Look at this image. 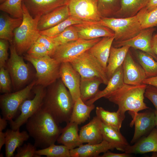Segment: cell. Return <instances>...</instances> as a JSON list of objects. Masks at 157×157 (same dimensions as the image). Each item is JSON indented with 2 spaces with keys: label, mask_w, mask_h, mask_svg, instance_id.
I'll use <instances>...</instances> for the list:
<instances>
[{
  "label": "cell",
  "mask_w": 157,
  "mask_h": 157,
  "mask_svg": "<svg viewBox=\"0 0 157 157\" xmlns=\"http://www.w3.org/2000/svg\"><path fill=\"white\" fill-rule=\"evenodd\" d=\"M74 101L61 78L46 88L41 108L58 124L70 122Z\"/></svg>",
  "instance_id": "1"
},
{
  "label": "cell",
  "mask_w": 157,
  "mask_h": 157,
  "mask_svg": "<svg viewBox=\"0 0 157 157\" xmlns=\"http://www.w3.org/2000/svg\"><path fill=\"white\" fill-rule=\"evenodd\" d=\"M26 123L27 132L34 140V145L42 149L55 144L62 132V128L41 108Z\"/></svg>",
  "instance_id": "2"
},
{
  "label": "cell",
  "mask_w": 157,
  "mask_h": 157,
  "mask_svg": "<svg viewBox=\"0 0 157 157\" xmlns=\"http://www.w3.org/2000/svg\"><path fill=\"white\" fill-rule=\"evenodd\" d=\"M147 85H131L124 83L123 86L105 98L117 105L119 110L124 113L130 111L136 113L149 108L144 101Z\"/></svg>",
  "instance_id": "3"
},
{
  "label": "cell",
  "mask_w": 157,
  "mask_h": 157,
  "mask_svg": "<svg viewBox=\"0 0 157 157\" xmlns=\"http://www.w3.org/2000/svg\"><path fill=\"white\" fill-rule=\"evenodd\" d=\"M22 21L14 32L13 43L20 55L27 52L40 35L38 23L40 16L33 17L22 3Z\"/></svg>",
  "instance_id": "4"
},
{
  "label": "cell",
  "mask_w": 157,
  "mask_h": 157,
  "mask_svg": "<svg viewBox=\"0 0 157 157\" xmlns=\"http://www.w3.org/2000/svg\"><path fill=\"white\" fill-rule=\"evenodd\" d=\"M24 58L32 64L35 69L36 85L46 88L60 78L61 63L50 56L37 58L26 53Z\"/></svg>",
  "instance_id": "5"
},
{
  "label": "cell",
  "mask_w": 157,
  "mask_h": 157,
  "mask_svg": "<svg viewBox=\"0 0 157 157\" xmlns=\"http://www.w3.org/2000/svg\"><path fill=\"white\" fill-rule=\"evenodd\" d=\"M96 22L112 30L115 34V42L131 39L142 30L136 15L118 18L103 17L99 21Z\"/></svg>",
  "instance_id": "6"
},
{
  "label": "cell",
  "mask_w": 157,
  "mask_h": 157,
  "mask_svg": "<svg viewBox=\"0 0 157 157\" xmlns=\"http://www.w3.org/2000/svg\"><path fill=\"white\" fill-rule=\"evenodd\" d=\"M9 47L10 56L6 67L8 71L14 90H19L28 81L31 72L28 65L24 62L23 58L17 53L13 42Z\"/></svg>",
  "instance_id": "7"
},
{
  "label": "cell",
  "mask_w": 157,
  "mask_h": 157,
  "mask_svg": "<svg viewBox=\"0 0 157 157\" xmlns=\"http://www.w3.org/2000/svg\"><path fill=\"white\" fill-rule=\"evenodd\" d=\"M81 78L97 77L101 78L103 83L107 85L109 81L106 70L99 61L88 51L70 62Z\"/></svg>",
  "instance_id": "8"
},
{
  "label": "cell",
  "mask_w": 157,
  "mask_h": 157,
  "mask_svg": "<svg viewBox=\"0 0 157 157\" xmlns=\"http://www.w3.org/2000/svg\"><path fill=\"white\" fill-rule=\"evenodd\" d=\"M36 84V80H34L19 90L0 96V108L3 118L9 121L13 120L19 106L29 97Z\"/></svg>",
  "instance_id": "9"
},
{
  "label": "cell",
  "mask_w": 157,
  "mask_h": 157,
  "mask_svg": "<svg viewBox=\"0 0 157 157\" xmlns=\"http://www.w3.org/2000/svg\"><path fill=\"white\" fill-rule=\"evenodd\" d=\"M101 39L100 38L90 40L79 38L59 45L51 57L60 63H70L89 50Z\"/></svg>",
  "instance_id": "10"
},
{
  "label": "cell",
  "mask_w": 157,
  "mask_h": 157,
  "mask_svg": "<svg viewBox=\"0 0 157 157\" xmlns=\"http://www.w3.org/2000/svg\"><path fill=\"white\" fill-rule=\"evenodd\" d=\"M46 88L35 85L33 88L34 96L31 99H26L19 106L20 115L15 120L10 121L11 129L16 130L26 123L28 119L42 107L45 94Z\"/></svg>",
  "instance_id": "11"
},
{
  "label": "cell",
  "mask_w": 157,
  "mask_h": 157,
  "mask_svg": "<svg viewBox=\"0 0 157 157\" xmlns=\"http://www.w3.org/2000/svg\"><path fill=\"white\" fill-rule=\"evenodd\" d=\"M70 15L86 22H97L102 17L98 10V0H69Z\"/></svg>",
  "instance_id": "12"
},
{
  "label": "cell",
  "mask_w": 157,
  "mask_h": 157,
  "mask_svg": "<svg viewBox=\"0 0 157 157\" xmlns=\"http://www.w3.org/2000/svg\"><path fill=\"white\" fill-rule=\"evenodd\" d=\"M128 113L132 118L130 126L134 125L135 126L133 135L131 142V144H133L149 133L156 126L155 110L149 108L143 112L135 113L129 111Z\"/></svg>",
  "instance_id": "13"
},
{
  "label": "cell",
  "mask_w": 157,
  "mask_h": 157,
  "mask_svg": "<svg viewBox=\"0 0 157 157\" xmlns=\"http://www.w3.org/2000/svg\"><path fill=\"white\" fill-rule=\"evenodd\" d=\"M156 28L153 27L142 30L137 35L129 40L119 42H113L115 47L128 46L134 49L145 52L151 56L157 61V55L152 51L151 41Z\"/></svg>",
  "instance_id": "14"
},
{
  "label": "cell",
  "mask_w": 157,
  "mask_h": 157,
  "mask_svg": "<svg viewBox=\"0 0 157 157\" xmlns=\"http://www.w3.org/2000/svg\"><path fill=\"white\" fill-rule=\"evenodd\" d=\"M124 83L131 85L143 83L146 78L145 72L138 61L133 57L129 50L122 65Z\"/></svg>",
  "instance_id": "15"
},
{
  "label": "cell",
  "mask_w": 157,
  "mask_h": 157,
  "mask_svg": "<svg viewBox=\"0 0 157 157\" xmlns=\"http://www.w3.org/2000/svg\"><path fill=\"white\" fill-rule=\"evenodd\" d=\"M60 77L75 101L80 97V75L70 63L65 62L61 64Z\"/></svg>",
  "instance_id": "16"
},
{
  "label": "cell",
  "mask_w": 157,
  "mask_h": 157,
  "mask_svg": "<svg viewBox=\"0 0 157 157\" xmlns=\"http://www.w3.org/2000/svg\"><path fill=\"white\" fill-rule=\"evenodd\" d=\"M73 25L80 38L90 40L115 36L114 32L111 29L96 22H86Z\"/></svg>",
  "instance_id": "17"
},
{
  "label": "cell",
  "mask_w": 157,
  "mask_h": 157,
  "mask_svg": "<svg viewBox=\"0 0 157 157\" xmlns=\"http://www.w3.org/2000/svg\"><path fill=\"white\" fill-rule=\"evenodd\" d=\"M69 0H22L33 17L40 16L60 6L68 4Z\"/></svg>",
  "instance_id": "18"
},
{
  "label": "cell",
  "mask_w": 157,
  "mask_h": 157,
  "mask_svg": "<svg viewBox=\"0 0 157 157\" xmlns=\"http://www.w3.org/2000/svg\"><path fill=\"white\" fill-rule=\"evenodd\" d=\"M70 15L68 4L58 7L40 17L38 28L40 31L47 29L64 21Z\"/></svg>",
  "instance_id": "19"
},
{
  "label": "cell",
  "mask_w": 157,
  "mask_h": 157,
  "mask_svg": "<svg viewBox=\"0 0 157 157\" xmlns=\"http://www.w3.org/2000/svg\"><path fill=\"white\" fill-rule=\"evenodd\" d=\"M125 152L130 154L157 152V127L154 128L146 137L139 139L133 145H129Z\"/></svg>",
  "instance_id": "20"
},
{
  "label": "cell",
  "mask_w": 157,
  "mask_h": 157,
  "mask_svg": "<svg viewBox=\"0 0 157 157\" xmlns=\"http://www.w3.org/2000/svg\"><path fill=\"white\" fill-rule=\"evenodd\" d=\"M101 121L96 116L88 123L81 128L79 135L83 143L95 144L99 143L103 141L101 130Z\"/></svg>",
  "instance_id": "21"
},
{
  "label": "cell",
  "mask_w": 157,
  "mask_h": 157,
  "mask_svg": "<svg viewBox=\"0 0 157 157\" xmlns=\"http://www.w3.org/2000/svg\"><path fill=\"white\" fill-rule=\"evenodd\" d=\"M115 148L112 144L103 140L97 144H83L77 148L70 150V152L71 157H97L101 153Z\"/></svg>",
  "instance_id": "22"
},
{
  "label": "cell",
  "mask_w": 157,
  "mask_h": 157,
  "mask_svg": "<svg viewBox=\"0 0 157 157\" xmlns=\"http://www.w3.org/2000/svg\"><path fill=\"white\" fill-rule=\"evenodd\" d=\"M62 128V132L57 142L67 146L69 150L78 147L83 143L81 142L78 133L77 124L69 122Z\"/></svg>",
  "instance_id": "23"
},
{
  "label": "cell",
  "mask_w": 157,
  "mask_h": 157,
  "mask_svg": "<svg viewBox=\"0 0 157 157\" xmlns=\"http://www.w3.org/2000/svg\"><path fill=\"white\" fill-rule=\"evenodd\" d=\"M19 130V129L16 130L8 129L5 132V145L6 157H13L15 150L22 146L30 136L27 131H24L20 132Z\"/></svg>",
  "instance_id": "24"
},
{
  "label": "cell",
  "mask_w": 157,
  "mask_h": 157,
  "mask_svg": "<svg viewBox=\"0 0 157 157\" xmlns=\"http://www.w3.org/2000/svg\"><path fill=\"white\" fill-rule=\"evenodd\" d=\"M114 40V36L103 37L88 50L106 70L110 49Z\"/></svg>",
  "instance_id": "25"
},
{
  "label": "cell",
  "mask_w": 157,
  "mask_h": 157,
  "mask_svg": "<svg viewBox=\"0 0 157 157\" xmlns=\"http://www.w3.org/2000/svg\"><path fill=\"white\" fill-rule=\"evenodd\" d=\"M124 83L122 65L117 69L109 79L106 88L103 90H99L94 97L85 102V104L90 105L101 98H105L121 88Z\"/></svg>",
  "instance_id": "26"
},
{
  "label": "cell",
  "mask_w": 157,
  "mask_h": 157,
  "mask_svg": "<svg viewBox=\"0 0 157 157\" xmlns=\"http://www.w3.org/2000/svg\"><path fill=\"white\" fill-rule=\"evenodd\" d=\"M101 130L103 140L112 144L117 150L125 151L126 148L129 144L119 131L101 122Z\"/></svg>",
  "instance_id": "27"
},
{
  "label": "cell",
  "mask_w": 157,
  "mask_h": 157,
  "mask_svg": "<svg viewBox=\"0 0 157 157\" xmlns=\"http://www.w3.org/2000/svg\"><path fill=\"white\" fill-rule=\"evenodd\" d=\"M130 48L127 46L116 47L112 45L106 69L109 80L117 69L122 65Z\"/></svg>",
  "instance_id": "28"
},
{
  "label": "cell",
  "mask_w": 157,
  "mask_h": 157,
  "mask_svg": "<svg viewBox=\"0 0 157 157\" xmlns=\"http://www.w3.org/2000/svg\"><path fill=\"white\" fill-rule=\"evenodd\" d=\"M22 19L12 17L5 13L0 15V38L8 41H13L14 32L21 24Z\"/></svg>",
  "instance_id": "29"
},
{
  "label": "cell",
  "mask_w": 157,
  "mask_h": 157,
  "mask_svg": "<svg viewBox=\"0 0 157 157\" xmlns=\"http://www.w3.org/2000/svg\"><path fill=\"white\" fill-rule=\"evenodd\" d=\"M96 116L102 122L119 131L125 117V113L119 110L112 112L101 107L96 108Z\"/></svg>",
  "instance_id": "30"
},
{
  "label": "cell",
  "mask_w": 157,
  "mask_h": 157,
  "mask_svg": "<svg viewBox=\"0 0 157 157\" xmlns=\"http://www.w3.org/2000/svg\"><path fill=\"white\" fill-rule=\"evenodd\" d=\"M103 83L98 77H81L80 86V98L84 102L94 97L99 90V87Z\"/></svg>",
  "instance_id": "31"
},
{
  "label": "cell",
  "mask_w": 157,
  "mask_h": 157,
  "mask_svg": "<svg viewBox=\"0 0 157 157\" xmlns=\"http://www.w3.org/2000/svg\"><path fill=\"white\" fill-rule=\"evenodd\" d=\"M95 107L94 104L88 105L79 98L74 101L70 121L78 124L84 123L90 118Z\"/></svg>",
  "instance_id": "32"
},
{
  "label": "cell",
  "mask_w": 157,
  "mask_h": 157,
  "mask_svg": "<svg viewBox=\"0 0 157 157\" xmlns=\"http://www.w3.org/2000/svg\"><path fill=\"white\" fill-rule=\"evenodd\" d=\"M136 60L144 70L146 78L157 76V61L150 55L142 51L135 49Z\"/></svg>",
  "instance_id": "33"
},
{
  "label": "cell",
  "mask_w": 157,
  "mask_h": 157,
  "mask_svg": "<svg viewBox=\"0 0 157 157\" xmlns=\"http://www.w3.org/2000/svg\"><path fill=\"white\" fill-rule=\"evenodd\" d=\"M149 0H121L120 7L115 13L126 17L136 15L146 6Z\"/></svg>",
  "instance_id": "34"
},
{
  "label": "cell",
  "mask_w": 157,
  "mask_h": 157,
  "mask_svg": "<svg viewBox=\"0 0 157 157\" xmlns=\"http://www.w3.org/2000/svg\"><path fill=\"white\" fill-rule=\"evenodd\" d=\"M142 30L157 26V8L148 11L145 7L136 14Z\"/></svg>",
  "instance_id": "35"
},
{
  "label": "cell",
  "mask_w": 157,
  "mask_h": 157,
  "mask_svg": "<svg viewBox=\"0 0 157 157\" xmlns=\"http://www.w3.org/2000/svg\"><path fill=\"white\" fill-rule=\"evenodd\" d=\"M86 22L70 15L66 19L55 26L40 31V35L49 37H53L61 33L70 26Z\"/></svg>",
  "instance_id": "36"
},
{
  "label": "cell",
  "mask_w": 157,
  "mask_h": 157,
  "mask_svg": "<svg viewBox=\"0 0 157 157\" xmlns=\"http://www.w3.org/2000/svg\"><path fill=\"white\" fill-rule=\"evenodd\" d=\"M35 154L39 157L45 156L47 157H71L70 150L67 146L64 145H56L55 144L36 150Z\"/></svg>",
  "instance_id": "37"
},
{
  "label": "cell",
  "mask_w": 157,
  "mask_h": 157,
  "mask_svg": "<svg viewBox=\"0 0 157 157\" xmlns=\"http://www.w3.org/2000/svg\"><path fill=\"white\" fill-rule=\"evenodd\" d=\"M22 0H6L0 4V10L13 17L22 19Z\"/></svg>",
  "instance_id": "38"
},
{
  "label": "cell",
  "mask_w": 157,
  "mask_h": 157,
  "mask_svg": "<svg viewBox=\"0 0 157 157\" xmlns=\"http://www.w3.org/2000/svg\"><path fill=\"white\" fill-rule=\"evenodd\" d=\"M50 37L58 46L79 38L78 32L73 25L68 27L59 34Z\"/></svg>",
  "instance_id": "39"
},
{
  "label": "cell",
  "mask_w": 157,
  "mask_h": 157,
  "mask_svg": "<svg viewBox=\"0 0 157 157\" xmlns=\"http://www.w3.org/2000/svg\"><path fill=\"white\" fill-rule=\"evenodd\" d=\"M118 0H98L99 11L102 17L115 13Z\"/></svg>",
  "instance_id": "40"
},
{
  "label": "cell",
  "mask_w": 157,
  "mask_h": 157,
  "mask_svg": "<svg viewBox=\"0 0 157 157\" xmlns=\"http://www.w3.org/2000/svg\"><path fill=\"white\" fill-rule=\"evenodd\" d=\"M12 82L10 74L5 67L0 68V91L6 94L11 92Z\"/></svg>",
  "instance_id": "41"
},
{
  "label": "cell",
  "mask_w": 157,
  "mask_h": 157,
  "mask_svg": "<svg viewBox=\"0 0 157 157\" xmlns=\"http://www.w3.org/2000/svg\"><path fill=\"white\" fill-rule=\"evenodd\" d=\"M36 147L29 143L24 144L17 149L15 157H39L35 154Z\"/></svg>",
  "instance_id": "42"
},
{
  "label": "cell",
  "mask_w": 157,
  "mask_h": 157,
  "mask_svg": "<svg viewBox=\"0 0 157 157\" xmlns=\"http://www.w3.org/2000/svg\"><path fill=\"white\" fill-rule=\"evenodd\" d=\"M27 54L37 58L48 56H50V53L46 48L42 44L37 41L28 51Z\"/></svg>",
  "instance_id": "43"
},
{
  "label": "cell",
  "mask_w": 157,
  "mask_h": 157,
  "mask_svg": "<svg viewBox=\"0 0 157 157\" xmlns=\"http://www.w3.org/2000/svg\"><path fill=\"white\" fill-rule=\"evenodd\" d=\"M8 42L4 39L0 40V68L6 67L8 59Z\"/></svg>",
  "instance_id": "44"
},
{
  "label": "cell",
  "mask_w": 157,
  "mask_h": 157,
  "mask_svg": "<svg viewBox=\"0 0 157 157\" xmlns=\"http://www.w3.org/2000/svg\"><path fill=\"white\" fill-rule=\"evenodd\" d=\"M42 44L49 51L51 57L54 53L58 46L50 37L40 35L36 41Z\"/></svg>",
  "instance_id": "45"
},
{
  "label": "cell",
  "mask_w": 157,
  "mask_h": 157,
  "mask_svg": "<svg viewBox=\"0 0 157 157\" xmlns=\"http://www.w3.org/2000/svg\"><path fill=\"white\" fill-rule=\"evenodd\" d=\"M144 97L153 104L157 111V87L147 85L144 93Z\"/></svg>",
  "instance_id": "46"
},
{
  "label": "cell",
  "mask_w": 157,
  "mask_h": 157,
  "mask_svg": "<svg viewBox=\"0 0 157 157\" xmlns=\"http://www.w3.org/2000/svg\"><path fill=\"white\" fill-rule=\"evenodd\" d=\"M131 154L125 152L124 153H116L110 151L109 150L104 153L101 157H129Z\"/></svg>",
  "instance_id": "47"
},
{
  "label": "cell",
  "mask_w": 157,
  "mask_h": 157,
  "mask_svg": "<svg viewBox=\"0 0 157 157\" xmlns=\"http://www.w3.org/2000/svg\"><path fill=\"white\" fill-rule=\"evenodd\" d=\"M143 83L157 87V76L145 79L143 81Z\"/></svg>",
  "instance_id": "48"
},
{
  "label": "cell",
  "mask_w": 157,
  "mask_h": 157,
  "mask_svg": "<svg viewBox=\"0 0 157 157\" xmlns=\"http://www.w3.org/2000/svg\"><path fill=\"white\" fill-rule=\"evenodd\" d=\"M151 46L153 51L157 55V33L153 36Z\"/></svg>",
  "instance_id": "49"
},
{
  "label": "cell",
  "mask_w": 157,
  "mask_h": 157,
  "mask_svg": "<svg viewBox=\"0 0 157 157\" xmlns=\"http://www.w3.org/2000/svg\"><path fill=\"white\" fill-rule=\"evenodd\" d=\"M145 8L148 11L157 8V0H149Z\"/></svg>",
  "instance_id": "50"
},
{
  "label": "cell",
  "mask_w": 157,
  "mask_h": 157,
  "mask_svg": "<svg viewBox=\"0 0 157 157\" xmlns=\"http://www.w3.org/2000/svg\"><path fill=\"white\" fill-rule=\"evenodd\" d=\"M6 141V133L2 131H0V150L5 144Z\"/></svg>",
  "instance_id": "51"
},
{
  "label": "cell",
  "mask_w": 157,
  "mask_h": 157,
  "mask_svg": "<svg viewBox=\"0 0 157 157\" xmlns=\"http://www.w3.org/2000/svg\"><path fill=\"white\" fill-rule=\"evenodd\" d=\"M5 119L0 117V131H2L6 127L7 122Z\"/></svg>",
  "instance_id": "52"
},
{
  "label": "cell",
  "mask_w": 157,
  "mask_h": 157,
  "mask_svg": "<svg viewBox=\"0 0 157 157\" xmlns=\"http://www.w3.org/2000/svg\"><path fill=\"white\" fill-rule=\"evenodd\" d=\"M155 124L156 126H157V111L155 110Z\"/></svg>",
  "instance_id": "53"
},
{
  "label": "cell",
  "mask_w": 157,
  "mask_h": 157,
  "mask_svg": "<svg viewBox=\"0 0 157 157\" xmlns=\"http://www.w3.org/2000/svg\"><path fill=\"white\" fill-rule=\"evenodd\" d=\"M6 0H0V4L2 3L3 2H4V1H5Z\"/></svg>",
  "instance_id": "54"
},
{
  "label": "cell",
  "mask_w": 157,
  "mask_h": 157,
  "mask_svg": "<svg viewBox=\"0 0 157 157\" xmlns=\"http://www.w3.org/2000/svg\"><path fill=\"white\" fill-rule=\"evenodd\" d=\"M156 127H157V126H156Z\"/></svg>",
  "instance_id": "55"
}]
</instances>
